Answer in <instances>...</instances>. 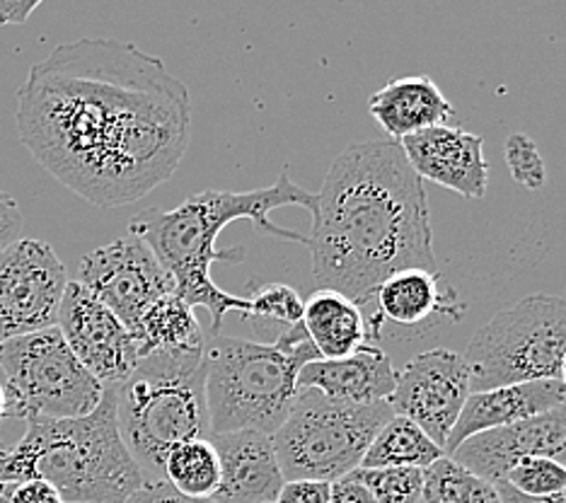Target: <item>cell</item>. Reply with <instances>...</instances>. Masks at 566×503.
<instances>
[{
	"label": "cell",
	"instance_id": "obj_1",
	"mask_svg": "<svg viewBox=\"0 0 566 503\" xmlns=\"http://www.w3.org/2000/svg\"><path fill=\"white\" fill-rule=\"evenodd\" d=\"M15 126L63 187L117 209L177 172L191 144V97L163 59L122 39L83 36L30 69Z\"/></svg>",
	"mask_w": 566,
	"mask_h": 503
},
{
	"label": "cell",
	"instance_id": "obj_2",
	"mask_svg": "<svg viewBox=\"0 0 566 503\" xmlns=\"http://www.w3.org/2000/svg\"><path fill=\"white\" fill-rule=\"evenodd\" d=\"M307 244L319 289L361 305L382 329L376 291L397 271L439 274L423 179L400 140H361L339 153L315 193Z\"/></svg>",
	"mask_w": 566,
	"mask_h": 503
},
{
	"label": "cell",
	"instance_id": "obj_3",
	"mask_svg": "<svg viewBox=\"0 0 566 503\" xmlns=\"http://www.w3.org/2000/svg\"><path fill=\"white\" fill-rule=\"evenodd\" d=\"M281 206H301L307 213L315 209V193L291 182L289 172H281L279 182L254 191H201L182 201L172 211L148 209L128 223V232L144 240L163 269L175 283V293L191 307H203L211 313V334H221L228 313L250 315V301L221 291L211 279L216 262H242L244 250H216L221 230L235 221H250L256 232L269 238L303 242L289 228L272 223V216Z\"/></svg>",
	"mask_w": 566,
	"mask_h": 503
},
{
	"label": "cell",
	"instance_id": "obj_4",
	"mask_svg": "<svg viewBox=\"0 0 566 503\" xmlns=\"http://www.w3.org/2000/svg\"><path fill=\"white\" fill-rule=\"evenodd\" d=\"M46 480L63 503H126L146 482L119 431L114 387L78 419L28 421L12 448H0V484Z\"/></svg>",
	"mask_w": 566,
	"mask_h": 503
},
{
	"label": "cell",
	"instance_id": "obj_5",
	"mask_svg": "<svg viewBox=\"0 0 566 503\" xmlns=\"http://www.w3.org/2000/svg\"><path fill=\"white\" fill-rule=\"evenodd\" d=\"M203 358L211 436L244 429L272 436L291 415L301 368L323 356L301 322L272 344L211 334Z\"/></svg>",
	"mask_w": 566,
	"mask_h": 503
},
{
	"label": "cell",
	"instance_id": "obj_6",
	"mask_svg": "<svg viewBox=\"0 0 566 503\" xmlns=\"http://www.w3.org/2000/svg\"><path fill=\"white\" fill-rule=\"evenodd\" d=\"M203 348L144 354L132 376L114 385L122 438L146 480H165L175 446L211 438Z\"/></svg>",
	"mask_w": 566,
	"mask_h": 503
},
{
	"label": "cell",
	"instance_id": "obj_7",
	"mask_svg": "<svg viewBox=\"0 0 566 503\" xmlns=\"http://www.w3.org/2000/svg\"><path fill=\"white\" fill-rule=\"evenodd\" d=\"M392 417L388 402L354 405L298 387L291 415L272 433L283 480L337 482L361 468L373 438Z\"/></svg>",
	"mask_w": 566,
	"mask_h": 503
},
{
	"label": "cell",
	"instance_id": "obj_8",
	"mask_svg": "<svg viewBox=\"0 0 566 503\" xmlns=\"http://www.w3.org/2000/svg\"><path fill=\"white\" fill-rule=\"evenodd\" d=\"M566 354V295L535 293L499 313L470 339V392L559 380Z\"/></svg>",
	"mask_w": 566,
	"mask_h": 503
},
{
	"label": "cell",
	"instance_id": "obj_9",
	"mask_svg": "<svg viewBox=\"0 0 566 503\" xmlns=\"http://www.w3.org/2000/svg\"><path fill=\"white\" fill-rule=\"evenodd\" d=\"M0 383L6 417L24 421L78 419L105 395V385L75 358L59 327L0 344Z\"/></svg>",
	"mask_w": 566,
	"mask_h": 503
},
{
	"label": "cell",
	"instance_id": "obj_10",
	"mask_svg": "<svg viewBox=\"0 0 566 503\" xmlns=\"http://www.w3.org/2000/svg\"><path fill=\"white\" fill-rule=\"evenodd\" d=\"M66 266L42 240H18L0 252V344L56 327Z\"/></svg>",
	"mask_w": 566,
	"mask_h": 503
},
{
	"label": "cell",
	"instance_id": "obj_11",
	"mask_svg": "<svg viewBox=\"0 0 566 503\" xmlns=\"http://www.w3.org/2000/svg\"><path fill=\"white\" fill-rule=\"evenodd\" d=\"M78 283L109 307L132 334L153 303L165 293H175L170 274L134 232L87 252L78 266Z\"/></svg>",
	"mask_w": 566,
	"mask_h": 503
},
{
	"label": "cell",
	"instance_id": "obj_12",
	"mask_svg": "<svg viewBox=\"0 0 566 503\" xmlns=\"http://www.w3.org/2000/svg\"><path fill=\"white\" fill-rule=\"evenodd\" d=\"M470 395V368L462 354L431 348L415 356L397 373L388 397L392 415L421 426L436 446L443 448Z\"/></svg>",
	"mask_w": 566,
	"mask_h": 503
},
{
	"label": "cell",
	"instance_id": "obj_13",
	"mask_svg": "<svg viewBox=\"0 0 566 503\" xmlns=\"http://www.w3.org/2000/svg\"><path fill=\"white\" fill-rule=\"evenodd\" d=\"M56 327L75 358L105 387L119 385L134 373L140 358L134 334L78 281H69Z\"/></svg>",
	"mask_w": 566,
	"mask_h": 503
},
{
	"label": "cell",
	"instance_id": "obj_14",
	"mask_svg": "<svg viewBox=\"0 0 566 503\" xmlns=\"http://www.w3.org/2000/svg\"><path fill=\"white\" fill-rule=\"evenodd\" d=\"M525 458H549L566 464V402L531 419L474 433L450 455L460 468L492 484L504 480L513 464Z\"/></svg>",
	"mask_w": 566,
	"mask_h": 503
},
{
	"label": "cell",
	"instance_id": "obj_15",
	"mask_svg": "<svg viewBox=\"0 0 566 503\" xmlns=\"http://www.w3.org/2000/svg\"><path fill=\"white\" fill-rule=\"evenodd\" d=\"M400 146L421 179L441 185L465 199H484L489 187V165L484 160V138L458 126H431L405 136Z\"/></svg>",
	"mask_w": 566,
	"mask_h": 503
},
{
	"label": "cell",
	"instance_id": "obj_16",
	"mask_svg": "<svg viewBox=\"0 0 566 503\" xmlns=\"http://www.w3.org/2000/svg\"><path fill=\"white\" fill-rule=\"evenodd\" d=\"M211 443L221 462V486L213 494L216 503H274L283 474L272 443L262 431L213 433Z\"/></svg>",
	"mask_w": 566,
	"mask_h": 503
},
{
	"label": "cell",
	"instance_id": "obj_17",
	"mask_svg": "<svg viewBox=\"0 0 566 503\" xmlns=\"http://www.w3.org/2000/svg\"><path fill=\"white\" fill-rule=\"evenodd\" d=\"M562 402H566V387L562 380H533L470 392L448 436L446 458L453 455V450L474 433L531 419Z\"/></svg>",
	"mask_w": 566,
	"mask_h": 503
},
{
	"label": "cell",
	"instance_id": "obj_18",
	"mask_svg": "<svg viewBox=\"0 0 566 503\" xmlns=\"http://www.w3.org/2000/svg\"><path fill=\"white\" fill-rule=\"evenodd\" d=\"M397 370L390 356L378 346H364L346 358H317L298 373V387H315L342 402H388L395 390Z\"/></svg>",
	"mask_w": 566,
	"mask_h": 503
},
{
	"label": "cell",
	"instance_id": "obj_19",
	"mask_svg": "<svg viewBox=\"0 0 566 503\" xmlns=\"http://www.w3.org/2000/svg\"><path fill=\"white\" fill-rule=\"evenodd\" d=\"M368 112L392 140L441 126L450 116H455V107L429 75L395 77L370 95Z\"/></svg>",
	"mask_w": 566,
	"mask_h": 503
},
{
	"label": "cell",
	"instance_id": "obj_20",
	"mask_svg": "<svg viewBox=\"0 0 566 503\" xmlns=\"http://www.w3.org/2000/svg\"><path fill=\"white\" fill-rule=\"evenodd\" d=\"M303 329L323 358H346L380 339L361 305L327 289L305 301Z\"/></svg>",
	"mask_w": 566,
	"mask_h": 503
},
{
	"label": "cell",
	"instance_id": "obj_21",
	"mask_svg": "<svg viewBox=\"0 0 566 503\" xmlns=\"http://www.w3.org/2000/svg\"><path fill=\"white\" fill-rule=\"evenodd\" d=\"M376 307L382 319L402 327L421 325L436 313L450 315V310L462 315V307H450L448 295L439 289V274L423 269H405L385 279L376 291Z\"/></svg>",
	"mask_w": 566,
	"mask_h": 503
},
{
	"label": "cell",
	"instance_id": "obj_22",
	"mask_svg": "<svg viewBox=\"0 0 566 503\" xmlns=\"http://www.w3.org/2000/svg\"><path fill=\"white\" fill-rule=\"evenodd\" d=\"M134 339L140 356L150 352H182V348L206 346L195 307L179 298L177 293H165L140 315Z\"/></svg>",
	"mask_w": 566,
	"mask_h": 503
},
{
	"label": "cell",
	"instance_id": "obj_23",
	"mask_svg": "<svg viewBox=\"0 0 566 503\" xmlns=\"http://www.w3.org/2000/svg\"><path fill=\"white\" fill-rule=\"evenodd\" d=\"M446 458L443 448L431 436L405 417L392 415L388 423L373 438L361 468H421L427 470L436 460Z\"/></svg>",
	"mask_w": 566,
	"mask_h": 503
},
{
	"label": "cell",
	"instance_id": "obj_24",
	"mask_svg": "<svg viewBox=\"0 0 566 503\" xmlns=\"http://www.w3.org/2000/svg\"><path fill=\"white\" fill-rule=\"evenodd\" d=\"M163 476L185 496L213 499L221 486V462L211 438L175 446L165 458Z\"/></svg>",
	"mask_w": 566,
	"mask_h": 503
},
{
	"label": "cell",
	"instance_id": "obj_25",
	"mask_svg": "<svg viewBox=\"0 0 566 503\" xmlns=\"http://www.w3.org/2000/svg\"><path fill=\"white\" fill-rule=\"evenodd\" d=\"M419 503H501L496 484L460 468L455 460L441 458L423 470Z\"/></svg>",
	"mask_w": 566,
	"mask_h": 503
},
{
	"label": "cell",
	"instance_id": "obj_26",
	"mask_svg": "<svg viewBox=\"0 0 566 503\" xmlns=\"http://www.w3.org/2000/svg\"><path fill=\"white\" fill-rule=\"evenodd\" d=\"M354 474L378 503H419L423 492L421 468H356Z\"/></svg>",
	"mask_w": 566,
	"mask_h": 503
},
{
	"label": "cell",
	"instance_id": "obj_27",
	"mask_svg": "<svg viewBox=\"0 0 566 503\" xmlns=\"http://www.w3.org/2000/svg\"><path fill=\"white\" fill-rule=\"evenodd\" d=\"M501 482L525 496H552L566 489V464L549 458H525Z\"/></svg>",
	"mask_w": 566,
	"mask_h": 503
},
{
	"label": "cell",
	"instance_id": "obj_28",
	"mask_svg": "<svg viewBox=\"0 0 566 503\" xmlns=\"http://www.w3.org/2000/svg\"><path fill=\"white\" fill-rule=\"evenodd\" d=\"M250 315L264 317L272 322H281V325L293 327L303 322V307L305 301L301 293L289 283H262L250 295Z\"/></svg>",
	"mask_w": 566,
	"mask_h": 503
},
{
	"label": "cell",
	"instance_id": "obj_29",
	"mask_svg": "<svg viewBox=\"0 0 566 503\" xmlns=\"http://www.w3.org/2000/svg\"><path fill=\"white\" fill-rule=\"evenodd\" d=\"M504 158L511 177L525 189H543L547 182V167L539 148L531 136L511 134L504 144Z\"/></svg>",
	"mask_w": 566,
	"mask_h": 503
},
{
	"label": "cell",
	"instance_id": "obj_30",
	"mask_svg": "<svg viewBox=\"0 0 566 503\" xmlns=\"http://www.w3.org/2000/svg\"><path fill=\"white\" fill-rule=\"evenodd\" d=\"M126 503H216L213 499H191L167 482V480H146L140 489L126 499Z\"/></svg>",
	"mask_w": 566,
	"mask_h": 503
},
{
	"label": "cell",
	"instance_id": "obj_31",
	"mask_svg": "<svg viewBox=\"0 0 566 503\" xmlns=\"http://www.w3.org/2000/svg\"><path fill=\"white\" fill-rule=\"evenodd\" d=\"M329 482L317 480H291L283 482L274 503H329Z\"/></svg>",
	"mask_w": 566,
	"mask_h": 503
},
{
	"label": "cell",
	"instance_id": "obj_32",
	"mask_svg": "<svg viewBox=\"0 0 566 503\" xmlns=\"http://www.w3.org/2000/svg\"><path fill=\"white\" fill-rule=\"evenodd\" d=\"M24 218L20 203L10 197L8 191L0 189V252L10 248L12 242L20 240Z\"/></svg>",
	"mask_w": 566,
	"mask_h": 503
},
{
	"label": "cell",
	"instance_id": "obj_33",
	"mask_svg": "<svg viewBox=\"0 0 566 503\" xmlns=\"http://www.w3.org/2000/svg\"><path fill=\"white\" fill-rule=\"evenodd\" d=\"M8 503H63V499L46 480H28L10 486Z\"/></svg>",
	"mask_w": 566,
	"mask_h": 503
},
{
	"label": "cell",
	"instance_id": "obj_34",
	"mask_svg": "<svg viewBox=\"0 0 566 503\" xmlns=\"http://www.w3.org/2000/svg\"><path fill=\"white\" fill-rule=\"evenodd\" d=\"M329 503H378V501L370 494V489L352 472L342 476V480L332 482Z\"/></svg>",
	"mask_w": 566,
	"mask_h": 503
},
{
	"label": "cell",
	"instance_id": "obj_35",
	"mask_svg": "<svg viewBox=\"0 0 566 503\" xmlns=\"http://www.w3.org/2000/svg\"><path fill=\"white\" fill-rule=\"evenodd\" d=\"M44 0H0V28L24 24Z\"/></svg>",
	"mask_w": 566,
	"mask_h": 503
},
{
	"label": "cell",
	"instance_id": "obj_36",
	"mask_svg": "<svg viewBox=\"0 0 566 503\" xmlns=\"http://www.w3.org/2000/svg\"><path fill=\"white\" fill-rule=\"evenodd\" d=\"M496 492L501 503H566V489L559 494H552V496H525L516 489L509 486L506 482H496Z\"/></svg>",
	"mask_w": 566,
	"mask_h": 503
},
{
	"label": "cell",
	"instance_id": "obj_37",
	"mask_svg": "<svg viewBox=\"0 0 566 503\" xmlns=\"http://www.w3.org/2000/svg\"><path fill=\"white\" fill-rule=\"evenodd\" d=\"M6 419V390H3V383H0V421Z\"/></svg>",
	"mask_w": 566,
	"mask_h": 503
},
{
	"label": "cell",
	"instance_id": "obj_38",
	"mask_svg": "<svg viewBox=\"0 0 566 503\" xmlns=\"http://www.w3.org/2000/svg\"><path fill=\"white\" fill-rule=\"evenodd\" d=\"M12 484H0V503H8V492Z\"/></svg>",
	"mask_w": 566,
	"mask_h": 503
},
{
	"label": "cell",
	"instance_id": "obj_39",
	"mask_svg": "<svg viewBox=\"0 0 566 503\" xmlns=\"http://www.w3.org/2000/svg\"><path fill=\"white\" fill-rule=\"evenodd\" d=\"M559 380L564 383V387H566V354H564V358H562V370H559Z\"/></svg>",
	"mask_w": 566,
	"mask_h": 503
}]
</instances>
